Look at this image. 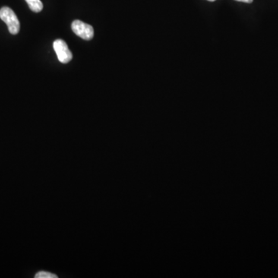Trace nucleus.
I'll return each instance as SVG.
<instances>
[{"label":"nucleus","instance_id":"nucleus-2","mask_svg":"<svg viewBox=\"0 0 278 278\" xmlns=\"http://www.w3.org/2000/svg\"><path fill=\"white\" fill-rule=\"evenodd\" d=\"M54 49L58 56V60L62 64H67L72 60V53L69 50L65 41L63 39H57L54 41Z\"/></svg>","mask_w":278,"mask_h":278},{"label":"nucleus","instance_id":"nucleus-1","mask_svg":"<svg viewBox=\"0 0 278 278\" xmlns=\"http://www.w3.org/2000/svg\"><path fill=\"white\" fill-rule=\"evenodd\" d=\"M0 19L7 23L9 31L11 34L16 35L20 32V21L11 9L7 7H3L0 10Z\"/></svg>","mask_w":278,"mask_h":278},{"label":"nucleus","instance_id":"nucleus-5","mask_svg":"<svg viewBox=\"0 0 278 278\" xmlns=\"http://www.w3.org/2000/svg\"><path fill=\"white\" fill-rule=\"evenodd\" d=\"M36 278H58V276L54 273H50V272L47 271H39L36 273Z\"/></svg>","mask_w":278,"mask_h":278},{"label":"nucleus","instance_id":"nucleus-4","mask_svg":"<svg viewBox=\"0 0 278 278\" xmlns=\"http://www.w3.org/2000/svg\"><path fill=\"white\" fill-rule=\"evenodd\" d=\"M26 4L32 11L34 13H39L43 8V3L40 0H26Z\"/></svg>","mask_w":278,"mask_h":278},{"label":"nucleus","instance_id":"nucleus-6","mask_svg":"<svg viewBox=\"0 0 278 278\" xmlns=\"http://www.w3.org/2000/svg\"><path fill=\"white\" fill-rule=\"evenodd\" d=\"M236 1H238V2L246 3V4H251L254 0H236Z\"/></svg>","mask_w":278,"mask_h":278},{"label":"nucleus","instance_id":"nucleus-7","mask_svg":"<svg viewBox=\"0 0 278 278\" xmlns=\"http://www.w3.org/2000/svg\"><path fill=\"white\" fill-rule=\"evenodd\" d=\"M207 1H209V2H214L216 0H207Z\"/></svg>","mask_w":278,"mask_h":278},{"label":"nucleus","instance_id":"nucleus-3","mask_svg":"<svg viewBox=\"0 0 278 278\" xmlns=\"http://www.w3.org/2000/svg\"><path fill=\"white\" fill-rule=\"evenodd\" d=\"M71 28L73 32L82 39L90 40L94 37V28L80 20H74L71 24Z\"/></svg>","mask_w":278,"mask_h":278}]
</instances>
